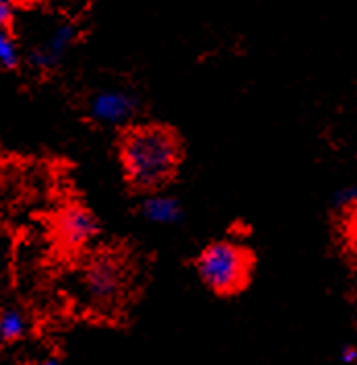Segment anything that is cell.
I'll return each mask as SVG.
<instances>
[{"mask_svg": "<svg viewBox=\"0 0 357 365\" xmlns=\"http://www.w3.org/2000/svg\"><path fill=\"white\" fill-rule=\"evenodd\" d=\"M357 361V349L356 346H345L338 355V364L353 365Z\"/></svg>", "mask_w": 357, "mask_h": 365, "instance_id": "12", "label": "cell"}, {"mask_svg": "<svg viewBox=\"0 0 357 365\" xmlns=\"http://www.w3.org/2000/svg\"><path fill=\"white\" fill-rule=\"evenodd\" d=\"M182 159L178 136L161 124H136L120 138V165L126 182L141 192L164 190Z\"/></svg>", "mask_w": 357, "mask_h": 365, "instance_id": "1", "label": "cell"}, {"mask_svg": "<svg viewBox=\"0 0 357 365\" xmlns=\"http://www.w3.org/2000/svg\"><path fill=\"white\" fill-rule=\"evenodd\" d=\"M27 334V318L19 308H9L2 309V316H0V339L2 343L6 345H13L21 341L23 336Z\"/></svg>", "mask_w": 357, "mask_h": 365, "instance_id": "8", "label": "cell"}, {"mask_svg": "<svg viewBox=\"0 0 357 365\" xmlns=\"http://www.w3.org/2000/svg\"><path fill=\"white\" fill-rule=\"evenodd\" d=\"M76 39H79V27H76L73 21L58 23L56 27L48 34V38L44 39V43L34 46L25 54L27 68H31L38 75H50V73H54L58 66L62 64L66 52L75 46Z\"/></svg>", "mask_w": 357, "mask_h": 365, "instance_id": "5", "label": "cell"}, {"mask_svg": "<svg viewBox=\"0 0 357 365\" xmlns=\"http://www.w3.org/2000/svg\"><path fill=\"white\" fill-rule=\"evenodd\" d=\"M19 9H34V6H38L41 4L44 0H13Z\"/></svg>", "mask_w": 357, "mask_h": 365, "instance_id": "13", "label": "cell"}, {"mask_svg": "<svg viewBox=\"0 0 357 365\" xmlns=\"http://www.w3.org/2000/svg\"><path fill=\"white\" fill-rule=\"evenodd\" d=\"M141 112V99L124 87H104L87 99V118L101 128H129Z\"/></svg>", "mask_w": 357, "mask_h": 365, "instance_id": "4", "label": "cell"}, {"mask_svg": "<svg viewBox=\"0 0 357 365\" xmlns=\"http://www.w3.org/2000/svg\"><path fill=\"white\" fill-rule=\"evenodd\" d=\"M333 202H335L337 209H349V207H353L357 202V188H343V190H338L335 194V198H333Z\"/></svg>", "mask_w": 357, "mask_h": 365, "instance_id": "11", "label": "cell"}, {"mask_svg": "<svg viewBox=\"0 0 357 365\" xmlns=\"http://www.w3.org/2000/svg\"><path fill=\"white\" fill-rule=\"evenodd\" d=\"M19 6L13 0H0V25L2 29H13Z\"/></svg>", "mask_w": 357, "mask_h": 365, "instance_id": "10", "label": "cell"}, {"mask_svg": "<svg viewBox=\"0 0 357 365\" xmlns=\"http://www.w3.org/2000/svg\"><path fill=\"white\" fill-rule=\"evenodd\" d=\"M252 254L227 240L211 242L194 260L203 285L217 295H233L248 285L252 277Z\"/></svg>", "mask_w": 357, "mask_h": 365, "instance_id": "2", "label": "cell"}, {"mask_svg": "<svg viewBox=\"0 0 357 365\" xmlns=\"http://www.w3.org/2000/svg\"><path fill=\"white\" fill-rule=\"evenodd\" d=\"M139 215L151 225L169 227V225H178L184 219V207L180 198H176L174 194L153 190V192H145L143 200L139 202Z\"/></svg>", "mask_w": 357, "mask_h": 365, "instance_id": "7", "label": "cell"}, {"mask_svg": "<svg viewBox=\"0 0 357 365\" xmlns=\"http://www.w3.org/2000/svg\"><path fill=\"white\" fill-rule=\"evenodd\" d=\"M58 242L69 250L87 248L99 233V221L83 205H69L58 212L54 223Z\"/></svg>", "mask_w": 357, "mask_h": 365, "instance_id": "6", "label": "cell"}, {"mask_svg": "<svg viewBox=\"0 0 357 365\" xmlns=\"http://www.w3.org/2000/svg\"><path fill=\"white\" fill-rule=\"evenodd\" d=\"M23 62L19 50V41L15 38L13 29H2L0 31V66L2 71H17Z\"/></svg>", "mask_w": 357, "mask_h": 365, "instance_id": "9", "label": "cell"}, {"mask_svg": "<svg viewBox=\"0 0 357 365\" xmlns=\"http://www.w3.org/2000/svg\"><path fill=\"white\" fill-rule=\"evenodd\" d=\"M39 365H60V361H58L56 357H48V359H44Z\"/></svg>", "mask_w": 357, "mask_h": 365, "instance_id": "14", "label": "cell"}, {"mask_svg": "<svg viewBox=\"0 0 357 365\" xmlns=\"http://www.w3.org/2000/svg\"><path fill=\"white\" fill-rule=\"evenodd\" d=\"M81 293L94 308H114L126 285V270L116 254H95L81 270Z\"/></svg>", "mask_w": 357, "mask_h": 365, "instance_id": "3", "label": "cell"}]
</instances>
